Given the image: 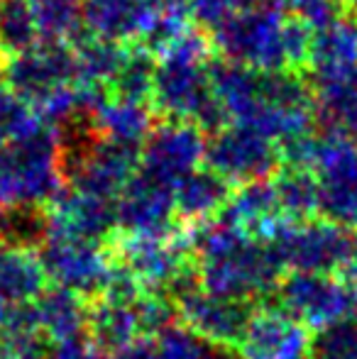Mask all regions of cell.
<instances>
[{
  "label": "cell",
  "mask_w": 357,
  "mask_h": 359,
  "mask_svg": "<svg viewBox=\"0 0 357 359\" xmlns=\"http://www.w3.org/2000/svg\"><path fill=\"white\" fill-rule=\"evenodd\" d=\"M291 166L306 169L318 184V213L357 232V142L330 133H311L286 147Z\"/></svg>",
  "instance_id": "cell-7"
},
{
  "label": "cell",
  "mask_w": 357,
  "mask_h": 359,
  "mask_svg": "<svg viewBox=\"0 0 357 359\" xmlns=\"http://www.w3.org/2000/svg\"><path fill=\"white\" fill-rule=\"evenodd\" d=\"M47 128H52V125H47L39 118L32 103H27L22 95L15 93L10 86H0V144L34 137Z\"/></svg>",
  "instance_id": "cell-32"
},
{
  "label": "cell",
  "mask_w": 357,
  "mask_h": 359,
  "mask_svg": "<svg viewBox=\"0 0 357 359\" xmlns=\"http://www.w3.org/2000/svg\"><path fill=\"white\" fill-rule=\"evenodd\" d=\"M350 284V288H353V318L357 320V276L355 279H345Z\"/></svg>",
  "instance_id": "cell-41"
},
{
  "label": "cell",
  "mask_w": 357,
  "mask_h": 359,
  "mask_svg": "<svg viewBox=\"0 0 357 359\" xmlns=\"http://www.w3.org/2000/svg\"><path fill=\"white\" fill-rule=\"evenodd\" d=\"M142 0H81L83 27L90 37L108 42H128L135 39V25Z\"/></svg>",
  "instance_id": "cell-28"
},
{
  "label": "cell",
  "mask_w": 357,
  "mask_h": 359,
  "mask_svg": "<svg viewBox=\"0 0 357 359\" xmlns=\"http://www.w3.org/2000/svg\"><path fill=\"white\" fill-rule=\"evenodd\" d=\"M44 274L54 286L83 298L100 296L108 284L113 257L108 245L67 235H44L37 247Z\"/></svg>",
  "instance_id": "cell-12"
},
{
  "label": "cell",
  "mask_w": 357,
  "mask_h": 359,
  "mask_svg": "<svg viewBox=\"0 0 357 359\" xmlns=\"http://www.w3.org/2000/svg\"><path fill=\"white\" fill-rule=\"evenodd\" d=\"M309 350V327L267 303L255 308L252 320L235 347L240 359H306Z\"/></svg>",
  "instance_id": "cell-17"
},
{
  "label": "cell",
  "mask_w": 357,
  "mask_h": 359,
  "mask_svg": "<svg viewBox=\"0 0 357 359\" xmlns=\"http://www.w3.org/2000/svg\"><path fill=\"white\" fill-rule=\"evenodd\" d=\"M357 69V18H335L321 25L311 34L309 72L314 76H328Z\"/></svg>",
  "instance_id": "cell-24"
},
{
  "label": "cell",
  "mask_w": 357,
  "mask_h": 359,
  "mask_svg": "<svg viewBox=\"0 0 357 359\" xmlns=\"http://www.w3.org/2000/svg\"><path fill=\"white\" fill-rule=\"evenodd\" d=\"M281 161V147L243 125H220L206 147V164L230 186L267 181Z\"/></svg>",
  "instance_id": "cell-13"
},
{
  "label": "cell",
  "mask_w": 357,
  "mask_h": 359,
  "mask_svg": "<svg viewBox=\"0 0 357 359\" xmlns=\"http://www.w3.org/2000/svg\"><path fill=\"white\" fill-rule=\"evenodd\" d=\"M47 359H113V357L100 350L90 337H76V340L52 345Z\"/></svg>",
  "instance_id": "cell-37"
},
{
  "label": "cell",
  "mask_w": 357,
  "mask_h": 359,
  "mask_svg": "<svg viewBox=\"0 0 357 359\" xmlns=\"http://www.w3.org/2000/svg\"><path fill=\"white\" fill-rule=\"evenodd\" d=\"M5 79L52 128L86 115L100 95L79 83L74 49L64 44H37L10 57Z\"/></svg>",
  "instance_id": "cell-5"
},
{
  "label": "cell",
  "mask_w": 357,
  "mask_h": 359,
  "mask_svg": "<svg viewBox=\"0 0 357 359\" xmlns=\"http://www.w3.org/2000/svg\"><path fill=\"white\" fill-rule=\"evenodd\" d=\"M189 0H142L135 25V42L142 49H164L189 32L191 25Z\"/></svg>",
  "instance_id": "cell-27"
},
{
  "label": "cell",
  "mask_w": 357,
  "mask_h": 359,
  "mask_svg": "<svg viewBox=\"0 0 357 359\" xmlns=\"http://www.w3.org/2000/svg\"><path fill=\"white\" fill-rule=\"evenodd\" d=\"M314 27L274 0L257 3L213 32V47L233 67L262 74H296L309 67Z\"/></svg>",
  "instance_id": "cell-3"
},
{
  "label": "cell",
  "mask_w": 357,
  "mask_h": 359,
  "mask_svg": "<svg viewBox=\"0 0 357 359\" xmlns=\"http://www.w3.org/2000/svg\"><path fill=\"white\" fill-rule=\"evenodd\" d=\"M157 359H240L238 352L203 340L184 325H169L157 335Z\"/></svg>",
  "instance_id": "cell-33"
},
{
  "label": "cell",
  "mask_w": 357,
  "mask_h": 359,
  "mask_svg": "<svg viewBox=\"0 0 357 359\" xmlns=\"http://www.w3.org/2000/svg\"><path fill=\"white\" fill-rule=\"evenodd\" d=\"M311 90L316 120L323 125L325 133L357 142V69L314 76Z\"/></svg>",
  "instance_id": "cell-20"
},
{
  "label": "cell",
  "mask_w": 357,
  "mask_h": 359,
  "mask_svg": "<svg viewBox=\"0 0 357 359\" xmlns=\"http://www.w3.org/2000/svg\"><path fill=\"white\" fill-rule=\"evenodd\" d=\"M86 115L90 120V130H93L95 140L130 147V149H140L144 144V140L149 137V133L154 130L152 103L144 98L100 93Z\"/></svg>",
  "instance_id": "cell-19"
},
{
  "label": "cell",
  "mask_w": 357,
  "mask_h": 359,
  "mask_svg": "<svg viewBox=\"0 0 357 359\" xmlns=\"http://www.w3.org/2000/svg\"><path fill=\"white\" fill-rule=\"evenodd\" d=\"M230 184L220 179L208 166H201L194 174H189L177 186V217L189 225H203L208 220L223 215L225 205L230 201Z\"/></svg>",
  "instance_id": "cell-26"
},
{
  "label": "cell",
  "mask_w": 357,
  "mask_h": 359,
  "mask_svg": "<svg viewBox=\"0 0 357 359\" xmlns=\"http://www.w3.org/2000/svg\"><path fill=\"white\" fill-rule=\"evenodd\" d=\"M113 262L135 276L144 291H172L184 276L196 271L189 240L167 235H120L108 245Z\"/></svg>",
  "instance_id": "cell-9"
},
{
  "label": "cell",
  "mask_w": 357,
  "mask_h": 359,
  "mask_svg": "<svg viewBox=\"0 0 357 359\" xmlns=\"http://www.w3.org/2000/svg\"><path fill=\"white\" fill-rule=\"evenodd\" d=\"M37 44L42 42L29 0H0V52L10 59Z\"/></svg>",
  "instance_id": "cell-31"
},
{
  "label": "cell",
  "mask_w": 357,
  "mask_h": 359,
  "mask_svg": "<svg viewBox=\"0 0 357 359\" xmlns=\"http://www.w3.org/2000/svg\"><path fill=\"white\" fill-rule=\"evenodd\" d=\"M274 3L314 29L335 20L340 10L338 0H274Z\"/></svg>",
  "instance_id": "cell-36"
},
{
  "label": "cell",
  "mask_w": 357,
  "mask_h": 359,
  "mask_svg": "<svg viewBox=\"0 0 357 359\" xmlns=\"http://www.w3.org/2000/svg\"><path fill=\"white\" fill-rule=\"evenodd\" d=\"M113 359H157V337H137L123 350L113 352Z\"/></svg>",
  "instance_id": "cell-38"
},
{
  "label": "cell",
  "mask_w": 357,
  "mask_h": 359,
  "mask_svg": "<svg viewBox=\"0 0 357 359\" xmlns=\"http://www.w3.org/2000/svg\"><path fill=\"white\" fill-rule=\"evenodd\" d=\"M311 359H357V320L345 318L340 323L316 330L311 335Z\"/></svg>",
  "instance_id": "cell-34"
},
{
  "label": "cell",
  "mask_w": 357,
  "mask_h": 359,
  "mask_svg": "<svg viewBox=\"0 0 357 359\" xmlns=\"http://www.w3.org/2000/svg\"><path fill=\"white\" fill-rule=\"evenodd\" d=\"M177 191L152 176H133L120 198L115 201V217H118L120 235H167L174 232L177 217Z\"/></svg>",
  "instance_id": "cell-16"
},
{
  "label": "cell",
  "mask_w": 357,
  "mask_h": 359,
  "mask_svg": "<svg viewBox=\"0 0 357 359\" xmlns=\"http://www.w3.org/2000/svg\"><path fill=\"white\" fill-rule=\"evenodd\" d=\"M213 88L223 125L250 128L281 149L311 135L314 90L296 74H262L215 64Z\"/></svg>",
  "instance_id": "cell-1"
},
{
  "label": "cell",
  "mask_w": 357,
  "mask_h": 359,
  "mask_svg": "<svg viewBox=\"0 0 357 359\" xmlns=\"http://www.w3.org/2000/svg\"><path fill=\"white\" fill-rule=\"evenodd\" d=\"M198 284L233 301L267 303L281 281V264L267 240L248 235L225 217L196 225L189 237Z\"/></svg>",
  "instance_id": "cell-2"
},
{
  "label": "cell",
  "mask_w": 357,
  "mask_h": 359,
  "mask_svg": "<svg viewBox=\"0 0 357 359\" xmlns=\"http://www.w3.org/2000/svg\"><path fill=\"white\" fill-rule=\"evenodd\" d=\"M169 293L181 325L218 347L235 350L252 320V303L220 298L203 291L198 284V274L186 276Z\"/></svg>",
  "instance_id": "cell-10"
},
{
  "label": "cell",
  "mask_w": 357,
  "mask_h": 359,
  "mask_svg": "<svg viewBox=\"0 0 357 359\" xmlns=\"http://www.w3.org/2000/svg\"><path fill=\"white\" fill-rule=\"evenodd\" d=\"M257 3H262V0H189L194 22H198L201 27L210 29V32H215L218 27H223L225 22H230Z\"/></svg>",
  "instance_id": "cell-35"
},
{
  "label": "cell",
  "mask_w": 357,
  "mask_h": 359,
  "mask_svg": "<svg viewBox=\"0 0 357 359\" xmlns=\"http://www.w3.org/2000/svg\"><path fill=\"white\" fill-rule=\"evenodd\" d=\"M47 288V274L34 247L0 242V301L8 306L32 303Z\"/></svg>",
  "instance_id": "cell-25"
},
{
  "label": "cell",
  "mask_w": 357,
  "mask_h": 359,
  "mask_svg": "<svg viewBox=\"0 0 357 359\" xmlns=\"http://www.w3.org/2000/svg\"><path fill=\"white\" fill-rule=\"evenodd\" d=\"M44 235H67L108 245L118 230L115 203L93 198L81 191L67 189L44 208Z\"/></svg>",
  "instance_id": "cell-18"
},
{
  "label": "cell",
  "mask_w": 357,
  "mask_h": 359,
  "mask_svg": "<svg viewBox=\"0 0 357 359\" xmlns=\"http://www.w3.org/2000/svg\"><path fill=\"white\" fill-rule=\"evenodd\" d=\"M8 311H10V306H8V303H3V301H0V325H3V323H5V318H8Z\"/></svg>",
  "instance_id": "cell-42"
},
{
  "label": "cell",
  "mask_w": 357,
  "mask_h": 359,
  "mask_svg": "<svg viewBox=\"0 0 357 359\" xmlns=\"http://www.w3.org/2000/svg\"><path fill=\"white\" fill-rule=\"evenodd\" d=\"M357 276V247H355V257H353V264L340 274V279H355Z\"/></svg>",
  "instance_id": "cell-39"
},
{
  "label": "cell",
  "mask_w": 357,
  "mask_h": 359,
  "mask_svg": "<svg viewBox=\"0 0 357 359\" xmlns=\"http://www.w3.org/2000/svg\"><path fill=\"white\" fill-rule=\"evenodd\" d=\"M67 161L57 128L0 144V215L34 213L64 191Z\"/></svg>",
  "instance_id": "cell-6"
},
{
  "label": "cell",
  "mask_w": 357,
  "mask_h": 359,
  "mask_svg": "<svg viewBox=\"0 0 357 359\" xmlns=\"http://www.w3.org/2000/svg\"><path fill=\"white\" fill-rule=\"evenodd\" d=\"M279 196L281 210H284L286 220H309L316 217L321 203H318V184L316 176L299 166H289L286 171L276 174L271 181Z\"/></svg>",
  "instance_id": "cell-30"
},
{
  "label": "cell",
  "mask_w": 357,
  "mask_h": 359,
  "mask_svg": "<svg viewBox=\"0 0 357 359\" xmlns=\"http://www.w3.org/2000/svg\"><path fill=\"white\" fill-rule=\"evenodd\" d=\"M0 242H3V240H0Z\"/></svg>",
  "instance_id": "cell-43"
},
{
  "label": "cell",
  "mask_w": 357,
  "mask_h": 359,
  "mask_svg": "<svg viewBox=\"0 0 357 359\" xmlns=\"http://www.w3.org/2000/svg\"><path fill=\"white\" fill-rule=\"evenodd\" d=\"M86 335L108 355L123 350L137 337H147L137 313V298L135 301H113L103 296L93 298V303H88Z\"/></svg>",
  "instance_id": "cell-23"
},
{
  "label": "cell",
  "mask_w": 357,
  "mask_h": 359,
  "mask_svg": "<svg viewBox=\"0 0 357 359\" xmlns=\"http://www.w3.org/2000/svg\"><path fill=\"white\" fill-rule=\"evenodd\" d=\"M338 3H340V8L348 10L353 18H357V0H338Z\"/></svg>",
  "instance_id": "cell-40"
},
{
  "label": "cell",
  "mask_w": 357,
  "mask_h": 359,
  "mask_svg": "<svg viewBox=\"0 0 357 359\" xmlns=\"http://www.w3.org/2000/svg\"><path fill=\"white\" fill-rule=\"evenodd\" d=\"M42 44L72 47L83 29L81 0H29Z\"/></svg>",
  "instance_id": "cell-29"
},
{
  "label": "cell",
  "mask_w": 357,
  "mask_h": 359,
  "mask_svg": "<svg viewBox=\"0 0 357 359\" xmlns=\"http://www.w3.org/2000/svg\"><path fill=\"white\" fill-rule=\"evenodd\" d=\"M274 306L309 330L353 318V288L335 274L289 271L274 288Z\"/></svg>",
  "instance_id": "cell-11"
},
{
  "label": "cell",
  "mask_w": 357,
  "mask_h": 359,
  "mask_svg": "<svg viewBox=\"0 0 357 359\" xmlns=\"http://www.w3.org/2000/svg\"><path fill=\"white\" fill-rule=\"evenodd\" d=\"M206 147L208 137L203 135V128L194 123L167 120L157 125L144 140L137 169L177 191L186 176L201 169L206 161Z\"/></svg>",
  "instance_id": "cell-14"
},
{
  "label": "cell",
  "mask_w": 357,
  "mask_h": 359,
  "mask_svg": "<svg viewBox=\"0 0 357 359\" xmlns=\"http://www.w3.org/2000/svg\"><path fill=\"white\" fill-rule=\"evenodd\" d=\"M276 262L286 271L340 276L353 264L357 237L330 220H289L267 240Z\"/></svg>",
  "instance_id": "cell-8"
},
{
  "label": "cell",
  "mask_w": 357,
  "mask_h": 359,
  "mask_svg": "<svg viewBox=\"0 0 357 359\" xmlns=\"http://www.w3.org/2000/svg\"><path fill=\"white\" fill-rule=\"evenodd\" d=\"M215 64L210 47L194 32L181 34L172 44L159 49L152 69L149 100L167 120L194 123L198 128H220L218 103L213 88Z\"/></svg>",
  "instance_id": "cell-4"
},
{
  "label": "cell",
  "mask_w": 357,
  "mask_h": 359,
  "mask_svg": "<svg viewBox=\"0 0 357 359\" xmlns=\"http://www.w3.org/2000/svg\"><path fill=\"white\" fill-rule=\"evenodd\" d=\"M220 217L257 240H269L284 222H289L271 181H255V184L240 186V191L230 196Z\"/></svg>",
  "instance_id": "cell-21"
},
{
  "label": "cell",
  "mask_w": 357,
  "mask_h": 359,
  "mask_svg": "<svg viewBox=\"0 0 357 359\" xmlns=\"http://www.w3.org/2000/svg\"><path fill=\"white\" fill-rule=\"evenodd\" d=\"M32 313L39 330L52 345L86 337L88 330V301L67 288H44L32 301Z\"/></svg>",
  "instance_id": "cell-22"
},
{
  "label": "cell",
  "mask_w": 357,
  "mask_h": 359,
  "mask_svg": "<svg viewBox=\"0 0 357 359\" xmlns=\"http://www.w3.org/2000/svg\"><path fill=\"white\" fill-rule=\"evenodd\" d=\"M140 166V149L95 140L74 159L69 169V189L115 203Z\"/></svg>",
  "instance_id": "cell-15"
}]
</instances>
